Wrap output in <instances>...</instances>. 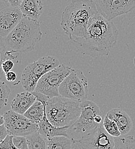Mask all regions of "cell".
Instances as JSON below:
<instances>
[{
  "label": "cell",
  "mask_w": 135,
  "mask_h": 149,
  "mask_svg": "<svg viewBox=\"0 0 135 149\" xmlns=\"http://www.w3.org/2000/svg\"><path fill=\"white\" fill-rule=\"evenodd\" d=\"M73 70L66 65L60 64L40 78L35 91L43 93L50 98L60 96L59 88L60 84Z\"/></svg>",
  "instance_id": "ba28073f"
},
{
  "label": "cell",
  "mask_w": 135,
  "mask_h": 149,
  "mask_svg": "<svg viewBox=\"0 0 135 149\" xmlns=\"http://www.w3.org/2000/svg\"><path fill=\"white\" fill-rule=\"evenodd\" d=\"M9 135L8 131L5 125L0 126V142H2Z\"/></svg>",
  "instance_id": "484cf974"
},
{
  "label": "cell",
  "mask_w": 135,
  "mask_h": 149,
  "mask_svg": "<svg viewBox=\"0 0 135 149\" xmlns=\"http://www.w3.org/2000/svg\"><path fill=\"white\" fill-rule=\"evenodd\" d=\"M15 63L12 60H5L1 62V67L5 74L10 72L15 67Z\"/></svg>",
  "instance_id": "d4e9b609"
},
{
  "label": "cell",
  "mask_w": 135,
  "mask_h": 149,
  "mask_svg": "<svg viewBox=\"0 0 135 149\" xmlns=\"http://www.w3.org/2000/svg\"><path fill=\"white\" fill-rule=\"evenodd\" d=\"M80 103L61 96L50 98L46 103L47 118L56 127L70 126L81 113Z\"/></svg>",
  "instance_id": "277c9868"
},
{
  "label": "cell",
  "mask_w": 135,
  "mask_h": 149,
  "mask_svg": "<svg viewBox=\"0 0 135 149\" xmlns=\"http://www.w3.org/2000/svg\"><path fill=\"white\" fill-rule=\"evenodd\" d=\"M59 95L79 102L87 100L89 94L88 80L83 72L74 69L60 84Z\"/></svg>",
  "instance_id": "52a82bcc"
},
{
  "label": "cell",
  "mask_w": 135,
  "mask_h": 149,
  "mask_svg": "<svg viewBox=\"0 0 135 149\" xmlns=\"http://www.w3.org/2000/svg\"><path fill=\"white\" fill-rule=\"evenodd\" d=\"M103 127L109 135L114 138L120 137L121 135L116 123L110 119L106 115L103 121Z\"/></svg>",
  "instance_id": "44dd1931"
},
{
  "label": "cell",
  "mask_w": 135,
  "mask_h": 149,
  "mask_svg": "<svg viewBox=\"0 0 135 149\" xmlns=\"http://www.w3.org/2000/svg\"><path fill=\"white\" fill-rule=\"evenodd\" d=\"M13 142L17 149H28V141L26 136H13Z\"/></svg>",
  "instance_id": "603a6c76"
},
{
  "label": "cell",
  "mask_w": 135,
  "mask_h": 149,
  "mask_svg": "<svg viewBox=\"0 0 135 149\" xmlns=\"http://www.w3.org/2000/svg\"><path fill=\"white\" fill-rule=\"evenodd\" d=\"M46 111V102L36 100L24 115L33 122L39 124L43 119Z\"/></svg>",
  "instance_id": "e0dca14e"
},
{
  "label": "cell",
  "mask_w": 135,
  "mask_h": 149,
  "mask_svg": "<svg viewBox=\"0 0 135 149\" xmlns=\"http://www.w3.org/2000/svg\"><path fill=\"white\" fill-rule=\"evenodd\" d=\"M77 141L85 149H114L115 146V138L101 126Z\"/></svg>",
  "instance_id": "8fae6325"
},
{
  "label": "cell",
  "mask_w": 135,
  "mask_h": 149,
  "mask_svg": "<svg viewBox=\"0 0 135 149\" xmlns=\"http://www.w3.org/2000/svg\"><path fill=\"white\" fill-rule=\"evenodd\" d=\"M3 116L4 125L10 135L27 136L39 130V125L30 120L22 114L9 110L5 112Z\"/></svg>",
  "instance_id": "9c48e42d"
},
{
  "label": "cell",
  "mask_w": 135,
  "mask_h": 149,
  "mask_svg": "<svg viewBox=\"0 0 135 149\" xmlns=\"http://www.w3.org/2000/svg\"><path fill=\"white\" fill-rule=\"evenodd\" d=\"M5 124V119H4V117L3 116H1L0 117V126L4 125Z\"/></svg>",
  "instance_id": "4dcf8cb0"
},
{
  "label": "cell",
  "mask_w": 135,
  "mask_h": 149,
  "mask_svg": "<svg viewBox=\"0 0 135 149\" xmlns=\"http://www.w3.org/2000/svg\"><path fill=\"white\" fill-rule=\"evenodd\" d=\"M15 149H17V148H15Z\"/></svg>",
  "instance_id": "d6a6232c"
},
{
  "label": "cell",
  "mask_w": 135,
  "mask_h": 149,
  "mask_svg": "<svg viewBox=\"0 0 135 149\" xmlns=\"http://www.w3.org/2000/svg\"><path fill=\"white\" fill-rule=\"evenodd\" d=\"M102 118L101 114L97 115L94 118V120H95L96 123L98 125H99L101 123V122H102Z\"/></svg>",
  "instance_id": "f546056e"
},
{
  "label": "cell",
  "mask_w": 135,
  "mask_h": 149,
  "mask_svg": "<svg viewBox=\"0 0 135 149\" xmlns=\"http://www.w3.org/2000/svg\"><path fill=\"white\" fill-rule=\"evenodd\" d=\"M115 149H135V138L133 136L115 138Z\"/></svg>",
  "instance_id": "ffe728a7"
},
{
  "label": "cell",
  "mask_w": 135,
  "mask_h": 149,
  "mask_svg": "<svg viewBox=\"0 0 135 149\" xmlns=\"http://www.w3.org/2000/svg\"><path fill=\"white\" fill-rule=\"evenodd\" d=\"M134 66H135V57H134Z\"/></svg>",
  "instance_id": "1f68e13d"
},
{
  "label": "cell",
  "mask_w": 135,
  "mask_h": 149,
  "mask_svg": "<svg viewBox=\"0 0 135 149\" xmlns=\"http://www.w3.org/2000/svg\"><path fill=\"white\" fill-rule=\"evenodd\" d=\"M23 17L38 21L43 11L41 0H24L20 7Z\"/></svg>",
  "instance_id": "2e32d148"
},
{
  "label": "cell",
  "mask_w": 135,
  "mask_h": 149,
  "mask_svg": "<svg viewBox=\"0 0 135 149\" xmlns=\"http://www.w3.org/2000/svg\"><path fill=\"white\" fill-rule=\"evenodd\" d=\"M28 149H47L48 138L39 132H36L27 136Z\"/></svg>",
  "instance_id": "d6986e66"
},
{
  "label": "cell",
  "mask_w": 135,
  "mask_h": 149,
  "mask_svg": "<svg viewBox=\"0 0 135 149\" xmlns=\"http://www.w3.org/2000/svg\"><path fill=\"white\" fill-rule=\"evenodd\" d=\"M23 15L20 8L8 6L0 10L1 38L8 36L18 25Z\"/></svg>",
  "instance_id": "7c38bea8"
},
{
  "label": "cell",
  "mask_w": 135,
  "mask_h": 149,
  "mask_svg": "<svg viewBox=\"0 0 135 149\" xmlns=\"http://www.w3.org/2000/svg\"><path fill=\"white\" fill-rule=\"evenodd\" d=\"M99 12L109 21L131 12L135 9V0H94Z\"/></svg>",
  "instance_id": "30bf717a"
},
{
  "label": "cell",
  "mask_w": 135,
  "mask_h": 149,
  "mask_svg": "<svg viewBox=\"0 0 135 149\" xmlns=\"http://www.w3.org/2000/svg\"><path fill=\"white\" fill-rule=\"evenodd\" d=\"M74 141L64 136H57L48 139L47 149H72Z\"/></svg>",
  "instance_id": "ac0fdd59"
},
{
  "label": "cell",
  "mask_w": 135,
  "mask_h": 149,
  "mask_svg": "<svg viewBox=\"0 0 135 149\" xmlns=\"http://www.w3.org/2000/svg\"><path fill=\"white\" fill-rule=\"evenodd\" d=\"M80 106L81 113L79 117L68 129V136L73 141L81 139L99 126L94 120L97 115L101 113L96 104L85 100L80 103Z\"/></svg>",
  "instance_id": "5b68a950"
},
{
  "label": "cell",
  "mask_w": 135,
  "mask_h": 149,
  "mask_svg": "<svg viewBox=\"0 0 135 149\" xmlns=\"http://www.w3.org/2000/svg\"><path fill=\"white\" fill-rule=\"evenodd\" d=\"M13 136L8 135L6 138L0 142V149H15L16 148L13 142Z\"/></svg>",
  "instance_id": "cb8c5ba5"
},
{
  "label": "cell",
  "mask_w": 135,
  "mask_h": 149,
  "mask_svg": "<svg viewBox=\"0 0 135 149\" xmlns=\"http://www.w3.org/2000/svg\"><path fill=\"white\" fill-rule=\"evenodd\" d=\"M0 91V108L2 109L7 105L8 97L10 93V89L3 81H1Z\"/></svg>",
  "instance_id": "7402d4cb"
},
{
  "label": "cell",
  "mask_w": 135,
  "mask_h": 149,
  "mask_svg": "<svg viewBox=\"0 0 135 149\" xmlns=\"http://www.w3.org/2000/svg\"><path fill=\"white\" fill-rule=\"evenodd\" d=\"M36 101V98L32 93L25 91L18 93L12 100V110L24 115Z\"/></svg>",
  "instance_id": "5bb4252c"
},
{
  "label": "cell",
  "mask_w": 135,
  "mask_h": 149,
  "mask_svg": "<svg viewBox=\"0 0 135 149\" xmlns=\"http://www.w3.org/2000/svg\"><path fill=\"white\" fill-rule=\"evenodd\" d=\"M5 77L8 81L13 82L17 79V74L15 72L10 71L5 74Z\"/></svg>",
  "instance_id": "4316f807"
},
{
  "label": "cell",
  "mask_w": 135,
  "mask_h": 149,
  "mask_svg": "<svg viewBox=\"0 0 135 149\" xmlns=\"http://www.w3.org/2000/svg\"><path fill=\"white\" fill-rule=\"evenodd\" d=\"M118 35L114 23L98 13L90 19L86 37L76 43L91 56H107L116 45Z\"/></svg>",
  "instance_id": "7a4b0ae2"
},
{
  "label": "cell",
  "mask_w": 135,
  "mask_h": 149,
  "mask_svg": "<svg viewBox=\"0 0 135 149\" xmlns=\"http://www.w3.org/2000/svg\"><path fill=\"white\" fill-rule=\"evenodd\" d=\"M38 125V132L43 136L47 138L48 139L57 136H64L69 137L68 129L70 126L59 127L54 126L48 119L46 111L44 113L43 119Z\"/></svg>",
  "instance_id": "9a60e30c"
},
{
  "label": "cell",
  "mask_w": 135,
  "mask_h": 149,
  "mask_svg": "<svg viewBox=\"0 0 135 149\" xmlns=\"http://www.w3.org/2000/svg\"><path fill=\"white\" fill-rule=\"evenodd\" d=\"M72 149H85L80 145V143L77 141H74V143H73V146Z\"/></svg>",
  "instance_id": "f1b7e54d"
},
{
  "label": "cell",
  "mask_w": 135,
  "mask_h": 149,
  "mask_svg": "<svg viewBox=\"0 0 135 149\" xmlns=\"http://www.w3.org/2000/svg\"><path fill=\"white\" fill-rule=\"evenodd\" d=\"M108 118L113 120L118 127L121 135L128 134L133 127V122L130 116L120 109H113L107 113Z\"/></svg>",
  "instance_id": "4fadbf2b"
},
{
  "label": "cell",
  "mask_w": 135,
  "mask_h": 149,
  "mask_svg": "<svg viewBox=\"0 0 135 149\" xmlns=\"http://www.w3.org/2000/svg\"><path fill=\"white\" fill-rule=\"evenodd\" d=\"M59 65L57 58L49 56L41 57L37 61L29 63L24 70L21 78L24 90L30 93L34 92L40 78Z\"/></svg>",
  "instance_id": "8992f818"
},
{
  "label": "cell",
  "mask_w": 135,
  "mask_h": 149,
  "mask_svg": "<svg viewBox=\"0 0 135 149\" xmlns=\"http://www.w3.org/2000/svg\"><path fill=\"white\" fill-rule=\"evenodd\" d=\"M42 35L38 21L24 17L8 36L1 38V61L18 59L21 54L34 51Z\"/></svg>",
  "instance_id": "6da1fadb"
},
{
  "label": "cell",
  "mask_w": 135,
  "mask_h": 149,
  "mask_svg": "<svg viewBox=\"0 0 135 149\" xmlns=\"http://www.w3.org/2000/svg\"><path fill=\"white\" fill-rule=\"evenodd\" d=\"M5 1L10 6L20 8L24 0H5Z\"/></svg>",
  "instance_id": "83f0119b"
},
{
  "label": "cell",
  "mask_w": 135,
  "mask_h": 149,
  "mask_svg": "<svg viewBox=\"0 0 135 149\" xmlns=\"http://www.w3.org/2000/svg\"><path fill=\"white\" fill-rule=\"evenodd\" d=\"M99 13L94 0H73L62 14L60 25L74 42L85 38L90 19Z\"/></svg>",
  "instance_id": "3957f363"
}]
</instances>
